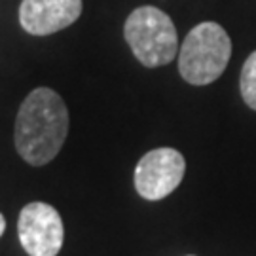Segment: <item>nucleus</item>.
<instances>
[{
    "instance_id": "nucleus-2",
    "label": "nucleus",
    "mask_w": 256,
    "mask_h": 256,
    "mask_svg": "<svg viewBox=\"0 0 256 256\" xmlns=\"http://www.w3.org/2000/svg\"><path fill=\"white\" fill-rule=\"evenodd\" d=\"M232 57L228 32L214 21L200 23L186 34L178 55L180 76L192 86H207L218 80Z\"/></svg>"
},
{
    "instance_id": "nucleus-4",
    "label": "nucleus",
    "mask_w": 256,
    "mask_h": 256,
    "mask_svg": "<svg viewBox=\"0 0 256 256\" xmlns=\"http://www.w3.org/2000/svg\"><path fill=\"white\" fill-rule=\"evenodd\" d=\"M18 234L28 256H57L64 239L61 214L50 203H28L19 214Z\"/></svg>"
},
{
    "instance_id": "nucleus-3",
    "label": "nucleus",
    "mask_w": 256,
    "mask_h": 256,
    "mask_svg": "<svg viewBox=\"0 0 256 256\" xmlns=\"http://www.w3.org/2000/svg\"><path fill=\"white\" fill-rule=\"evenodd\" d=\"M124 36L140 63L154 68L171 63L178 52V36L171 18L154 6H140L129 14Z\"/></svg>"
},
{
    "instance_id": "nucleus-5",
    "label": "nucleus",
    "mask_w": 256,
    "mask_h": 256,
    "mask_svg": "<svg viewBox=\"0 0 256 256\" xmlns=\"http://www.w3.org/2000/svg\"><path fill=\"white\" fill-rule=\"evenodd\" d=\"M186 171L184 156L174 148H156L135 167V190L148 202L164 200L180 184Z\"/></svg>"
},
{
    "instance_id": "nucleus-7",
    "label": "nucleus",
    "mask_w": 256,
    "mask_h": 256,
    "mask_svg": "<svg viewBox=\"0 0 256 256\" xmlns=\"http://www.w3.org/2000/svg\"><path fill=\"white\" fill-rule=\"evenodd\" d=\"M239 88H241V97H243L245 104L256 110V52L248 55L245 64H243Z\"/></svg>"
},
{
    "instance_id": "nucleus-6",
    "label": "nucleus",
    "mask_w": 256,
    "mask_h": 256,
    "mask_svg": "<svg viewBox=\"0 0 256 256\" xmlns=\"http://www.w3.org/2000/svg\"><path fill=\"white\" fill-rule=\"evenodd\" d=\"M82 14V0H23L19 23L28 34L46 36L72 25Z\"/></svg>"
},
{
    "instance_id": "nucleus-1",
    "label": "nucleus",
    "mask_w": 256,
    "mask_h": 256,
    "mask_svg": "<svg viewBox=\"0 0 256 256\" xmlns=\"http://www.w3.org/2000/svg\"><path fill=\"white\" fill-rule=\"evenodd\" d=\"M68 133V110L50 88H36L21 102L16 120V148L30 165H46L59 154Z\"/></svg>"
},
{
    "instance_id": "nucleus-8",
    "label": "nucleus",
    "mask_w": 256,
    "mask_h": 256,
    "mask_svg": "<svg viewBox=\"0 0 256 256\" xmlns=\"http://www.w3.org/2000/svg\"><path fill=\"white\" fill-rule=\"evenodd\" d=\"M4 230H6V220H4V216L0 214V236L4 234Z\"/></svg>"
}]
</instances>
